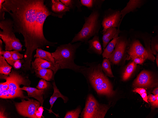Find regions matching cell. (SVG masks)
<instances>
[{
	"label": "cell",
	"instance_id": "cell-20",
	"mask_svg": "<svg viewBox=\"0 0 158 118\" xmlns=\"http://www.w3.org/2000/svg\"><path fill=\"white\" fill-rule=\"evenodd\" d=\"M34 57H39L45 59L52 63L54 66L59 69V66L55 62L54 59L51 53L44 50L41 48L36 49V53L34 56Z\"/></svg>",
	"mask_w": 158,
	"mask_h": 118
},
{
	"label": "cell",
	"instance_id": "cell-19",
	"mask_svg": "<svg viewBox=\"0 0 158 118\" xmlns=\"http://www.w3.org/2000/svg\"><path fill=\"white\" fill-rule=\"evenodd\" d=\"M117 32V29L115 27H110L107 28L102 32V40L103 46L104 49L105 48L110 41L113 39Z\"/></svg>",
	"mask_w": 158,
	"mask_h": 118
},
{
	"label": "cell",
	"instance_id": "cell-18",
	"mask_svg": "<svg viewBox=\"0 0 158 118\" xmlns=\"http://www.w3.org/2000/svg\"><path fill=\"white\" fill-rule=\"evenodd\" d=\"M0 97L2 98L9 99L16 97L24 98L27 97L24 96L22 90H13L9 88L0 92Z\"/></svg>",
	"mask_w": 158,
	"mask_h": 118
},
{
	"label": "cell",
	"instance_id": "cell-23",
	"mask_svg": "<svg viewBox=\"0 0 158 118\" xmlns=\"http://www.w3.org/2000/svg\"><path fill=\"white\" fill-rule=\"evenodd\" d=\"M37 77L49 81L52 79L53 71L49 69H38L35 71Z\"/></svg>",
	"mask_w": 158,
	"mask_h": 118
},
{
	"label": "cell",
	"instance_id": "cell-42",
	"mask_svg": "<svg viewBox=\"0 0 158 118\" xmlns=\"http://www.w3.org/2000/svg\"><path fill=\"white\" fill-rule=\"evenodd\" d=\"M5 0H0V10L2 8V5L3 3L5 2Z\"/></svg>",
	"mask_w": 158,
	"mask_h": 118
},
{
	"label": "cell",
	"instance_id": "cell-7",
	"mask_svg": "<svg viewBox=\"0 0 158 118\" xmlns=\"http://www.w3.org/2000/svg\"><path fill=\"white\" fill-rule=\"evenodd\" d=\"M24 98L22 99L21 102L15 103V105L18 113L25 117L37 118L35 112L40 106V102L29 98H27V101H26Z\"/></svg>",
	"mask_w": 158,
	"mask_h": 118
},
{
	"label": "cell",
	"instance_id": "cell-40",
	"mask_svg": "<svg viewBox=\"0 0 158 118\" xmlns=\"http://www.w3.org/2000/svg\"><path fill=\"white\" fill-rule=\"evenodd\" d=\"M140 95L144 101L146 102L147 103H148V102L147 100L148 98L146 92H144Z\"/></svg>",
	"mask_w": 158,
	"mask_h": 118
},
{
	"label": "cell",
	"instance_id": "cell-22",
	"mask_svg": "<svg viewBox=\"0 0 158 118\" xmlns=\"http://www.w3.org/2000/svg\"><path fill=\"white\" fill-rule=\"evenodd\" d=\"M104 0H81L80 3L82 5L87 7L92 11L95 10H101L102 5Z\"/></svg>",
	"mask_w": 158,
	"mask_h": 118
},
{
	"label": "cell",
	"instance_id": "cell-1",
	"mask_svg": "<svg viewBox=\"0 0 158 118\" xmlns=\"http://www.w3.org/2000/svg\"><path fill=\"white\" fill-rule=\"evenodd\" d=\"M44 0H5L0 12L9 13L12 18L14 33L24 37L26 51L22 66L31 67L32 54L38 48L55 46L45 38L43 25L51 12Z\"/></svg>",
	"mask_w": 158,
	"mask_h": 118
},
{
	"label": "cell",
	"instance_id": "cell-34",
	"mask_svg": "<svg viewBox=\"0 0 158 118\" xmlns=\"http://www.w3.org/2000/svg\"><path fill=\"white\" fill-rule=\"evenodd\" d=\"M43 111V107L42 106H40L35 112V115L37 118H41L43 117L42 114Z\"/></svg>",
	"mask_w": 158,
	"mask_h": 118
},
{
	"label": "cell",
	"instance_id": "cell-9",
	"mask_svg": "<svg viewBox=\"0 0 158 118\" xmlns=\"http://www.w3.org/2000/svg\"><path fill=\"white\" fill-rule=\"evenodd\" d=\"M0 77L8 81L9 88L13 90H19L21 85L28 86L30 84L29 80L13 70L8 76L0 74Z\"/></svg>",
	"mask_w": 158,
	"mask_h": 118
},
{
	"label": "cell",
	"instance_id": "cell-24",
	"mask_svg": "<svg viewBox=\"0 0 158 118\" xmlns=\"http://www.w3.org/2000/svg\"><path fill=\"white\" fill-rule=\"evenodd\" d=\"M53 84L54 89V92L52 95L50 97L49 100V103L51 105L50 110L52 108L54 103L58 98L60 97L62 98L65 103H66L68 100V98L64 96L60 92L56 85L55 81L53 82Z\"/></svg>",
	"mask_w": 158,
	"mask_h": 118
},
{
	"label": "cell",
	"instance_id": "cell-6",
	"mask_svg": "<svg viewBox=\"0 0 158 118\" xmlns=\"http://www.w3.org/2000/svg\"><path fill=\"white\" fill-rule=\"evenodd\" d=\"M109 108V106L100 103L90 94L87 97L82 116L83 118H103Z\"/></svg>",
	"mask_w": 158,
	"mask_h": 118
},
{
	"label": "cell",
	"instance_id": "cell-10",
	"mask_svg": "<svg viewBox=\"0 0 158 118\" xmlns=\"http://www.w3.org/2000/svg\"><path fill=\"white\" fill-rule=\"evenodd\" d=\"M130 55H134L154 61L155 58L150 51L146 49L138 40L134 41L128 50Z\"/></svg>",
	"mask_w": 158,
	"mask_h": 118
},
{
	"label": "cell",
	"instance_id": "cell-29",
	"mask_svg": "<svg viewBox=\"0 0 158 118\" xmlns=\"http://www.w3.org/2000/svg\"><path fill=\"white\" fill-rule=\"evenodd\" d=\"M81 111V109L79 107L74 110L67 112L64 118H78Z\"/></svg>",
	"mask_w": 158,
	"mask_h": 118
},
{
	"label": "cell",
	"instance_id": "cell-32",
	"mask_svg": "<svg viewBox=\"0 0 158 118\" xmlns=\"http://www.w3.org/2000/svg\"><path fill=\"white\" fill-rule=\"evenodd\" d=\"M48 83L45 80L42 79L39 81L36 88L40 90H44L48 87Z\"/></svg>",
	"mask_w": 158,
	"mask_h": 118
},
{
	"label": "cell",
	"instance_id": "cell-8",
	"mask_svg": "<svg viewBox=\"0 0 158 118\" xmlns=\"http://www.w3.org/2000/svg\"><path fill=\"white\" fill-rule=\"evenodd\" d=\"M121 14L119 10H113L110 9L104 12L101 20V25L104 32L110 27L119 28Z\"/></svg>",
	"mask_w": 158,
	"mask_h": 118
},
{
	"label": "cell",
	"instance_id": "cell-16",
	"mask_svg": "<svg viewBox=\"0 0 158 118\" xmlns=\"http://www.w3.org/2000/svg\"><path fill=\"white\" fill-rule=\"evenodd\" d=\"M87 43L89 47L87 50L89 52L99 55L102 53L103 51L98 36H94L92 39L88 41Z\"/></svg>",
	"mask_w": 158,
	"mask_h": 118
},
{
	"label": "cell",
	"instance_id": "cell-30",
	"mask_svg": "<svg viewBox=\"0 0 158 118\" xmlns=\"http://www.w3.org/2000/svg\"><path fill=\"white\" fill-rule=\"evenodd\" d=\"M3 57L7 62L15 68V64L16 62L13 59L10 51L8 50L4 51L3 54Z\"/></svg>",
	"mask_w": 158,
	"mask_h": 118
},
{
	"label": "cell",
	"instance_id": "cell-27",
	"mask_svg": "<svg viewBox=\"0 0 158 118\" xmlns=\"http://www.w3.org/2000/svg\"><path fill=\"white\" fill-rule=\"evenodd\" d=\"M136 67V64L133 61L129 65L123 75L122 79L123 80L126 81L129 78L135 69Z\"/></svg>",
	"mask_w": 158,
	"mask_h": 118
},
{
	"label": "cell",
	"instance_id": "cell-5",
	"mask_svg": "<svg viewBox=\"0 0 158 118\" xmlns=\"http://www.w3.org/2000/svg\"><path fill=\"white\" fill-rule=\"evenodd\" d=\"M0 28L3 30L0 31V36L5 43V50L21 51L22 45L13 32L12 20L7 18L0 20Z\"/></svg>",
	"mask_w": 158,
	"mask_h": 118
},
{
	"label": "cell",
	"instance_id": "cell-4",
	"mask_svg": "<svg viewBox=\"0 0 158 118\" xmlns=\"http://www.w3.org/2000/svg\"><path fill=\"white\" fill-rule=\"evenodd\" d=\"M101 10H93L88 16H84L85 23L82 28L75 35L71 43L79 41L87 43L91 37L98 36L101 25Z\"/></svg>",
	"mask_w": 158,
	"mask_h": 118
},
{
	"label": "cell",
	"instance_id": "cell-12",
	"mask_svg": "<svg viewBox=\"0 0 158 118\" xmlns=\"http://www.w3.org/2000/svg\"><path fill=\"white\" fill-rule=\"evenodd\" d=\"M153 83L151 74L147 71H143L138 75L133 85L135 86L147 87L150 86Z\"/></svg>",
	"mask_w": 158,
	"mask_h": 118
},
{
	"label": "cell",
	"instance_id": "cell-26",
	"mask_svg": "<svg viewBox=\"0 0 158 118\" xmlns=\"http://www.w3.org/2000/svg\"><path fill=\"white\" fill-rule=\"evenodd\" d=\"M102 70L105 73V75L110 77H114L109 60L106 58L103 61L101 66Z\"/></svg>",
	"mask_w": 158,
	"mask_h": 118
},
{
	"label": "cell",
	"instance_id": "cell-36",
	"mask_svg": "<svg viewBox=\"0 0 158 118\" xmlns=\"http://www.w3.org/2000/svg\"><path fill=\"white\" fill-rule=\"evenodd\" d=\"M134 92L138 93L140 95L145 92H146L144 88H137L133 90Z\"/></svg>",
	"mask_w": 158,
	"mask_h": 118
},
{
	"label": "cell",
	"instance_id": "cell-2",
	"mask_svg": "<svg viewBox=\"0 0 158 118\" xmlns=\"http://www.w3.org/2000/svg\"><path fill=\"white\" fill-rule=\"evenodd\" d=\"M85 64L89 67L83 66L80 73L97 93L109 97L113 96L115 92L113 90L111 84L104 74L100 64L95 62Z\"/></svg>",
	"mask_w": 158,
	"mask_h": 118
},
{
	"label": "cell",
	"instance_id": "cell-35",
	"mask_svg": "<svg viewBox=\"0 0 158 118\" xmlns=\"http://www.w3.org/2000/svg\"><path fill=\"white\" fill-rule=\"evenodd\" d=\"M6 81V82L0 83V91L9 88L8 82V81Z\"/></svg>",
	"mask_w": 158,
	"mask_h": 118
},
{
	"label": "cell",
	"instance_id": "cell-11",
	"mask_svg": "<svg viewBox=\"0 0 158 118\" xmlns=\"http://www.w3.org/2000/svg\"><path fill=\"white\" fill-rule=\"evenodd\" d=\"M126 42L120 37L118 39L115 49L109 58V60L112 63L118 64L123 57L126 47Z\"/></svg>",
	"mask_w": 158,
	"mask_h": 118
},
{
	"label": "cell",
	"instance_id": "cell-28",
	"mask_svg": "<svg viewBox=\"0 0 158 118\" xmlns=\"http://www.w3.org/2000/svg\"><path fill=\"white\" fill-rule=\"evenodd\" d=\"M61 2L66 6L69 7L70 9H73L77 7L79 9L82 5L79 0H61Z\"/></svg>",
	"mask_w": 158,
	"mask_h": 118
},
{
	"label": "cell",
	"instance_id": "cell-31",
	"mask_svg": "<svg viewBox=\"0 0 158 118\" xmlns=\"http://www.w3.org/2000/svg\"><path fill=\"white\" fill-rule=\"evenodd\" d=\"M12 57L14 61L17 62L20 59H22L24 57V55L20 53L16 50L10 51Z\"/></svg>",
	"mask_w": 158,
	"mask_h": 118
},
{
	"label": "cell",
	"instance_id": "cell-38",
	"mask_svg": "<svg viewBox=\"0 0 158 118\" xmlns=\"http://www.w3.org/2000/svg\"><path fill=\"white\" fill-rule=\"evenodd\" d=\"M147 97L148 99L150 102H152L155 101L156 98L155 95L150 94L148 95Z\"/></svg>",
	"mask_w": 158,
	"mask_h": 118
},
{
	"label": "cell",
	"instance_id": "cell-13",
	"mask_svg": "<svg viewBox=\"0 0 158 118\" xmlns=\"http://www.w3.org/2000/svg\"><path fill=\"white\" fill-rule=\"evenodd\" d=\"M59 0H52L51 10L53 12L52 15L62 18L67 12L70 11V8L67 7Z\"/></svg>",
	"mask_w": 158,
	"mask_h": 118
},
{
	"label": "cell",
	"instance_id": "cell-15",
	"mask_svg": "<svg viewBox=\"0 0 158 118\" xmlns=\"http://www.w3.org/2000/svg\"><path fill=\"white\" fill-rule=\"evenodd\" d=\"M19 89L26 91L27 93L28 97H31L35 98L40 102L41 106H42L44 101L43 95L44 90H40L34 87L26 86L20 88Z\"/></svg>",
	"mask_w": 158,
	"mask_h": 118
},
{
	"label": "cell",
	"instance_id": "cell-33",
	"mask_svg": "<svg viewBox=\"0 0 158 118\" xmlns=\"http://www.w3.org/2000/svg\"><path fill=\"white\" fill-rule=\"evenodd\" d=\"M130 57L135 64H142L146 60L145 59L136 55H130Z\"/></svg>",
	"mask_w": 158,
	"mask_h": 118
},
{
	"label": "cell",
	"instance_id": "cell-3",
	"mask_svg": "<svg viewBox=\"0 0 158 118\" xmlns=\"http://www.w3.org/2000/svg\"><path fill=\"white\" fill-rule=\"evenodd\" d=\"M81 42L72 44L70 42L67 44L60 45L55 51L51 53L55 63L59 69H68L80 72L83 66L76 65L74 62L75 53L81 45Z\"/></svg>",
	"mask_w": 158,
	"mask_h": 118
},
{
	"label": "cell",
	"instance_id": "cell-25",
	"mask_svg": "<svg viewBox=\"0 0 158 118\" xmlns=\"http://www.w3.org/2000/svg\"><path fill=\"white\" fill-rule=\"evenodd\" d=\"M12 67L9 65L2 56L0 57V73L7 76L11 72Z\"/></svg>",
	"mask_w": 158,
	"mask_h": 118
},
{
	"label": "cell",
	"instance_id": "cell-41",
	"mask_svg": "<svg viewBox=\"0 0 158 118\" xmlns=\"http://www.w3.org/2000/svg\"><path fill=\"white\" fill-rule=\"evenodd\" d=\"M152 93L154 95H156L158 94V88H155L153 91Z\"/></svg>",
	"mask_w": 158,
	"mask_h": 118
},
{
	"label": "cell",
	"instance_id": "cell-14",
	"mask_svg": "<svg viewBox=\"0 0 158 118\" xmlns=\"http://www.w3.org/2000/svg\"><path fill=\"white\" fill-rule=\"evenodd\" d=\"M31 64V69L33 71L38 69H49L53 70L54 74H55L59 69L50 62L45 59L39 57H36Z\"/></svg>",
	"mask_w": 158,
	"mask_h": 118
},
{
	"label": "cell",
	"instance_id": "cell-21",
	"mask_svg": "<svg viewBox=\"0 0 158 118\" xmlns=\"http://www.w3.org/2000/svg\"><path fill=\"white\" fill-rule=\"evenodd\" d=\"M120 31L119 28H118L117 33L114 38L108 44L106 47L104 49L102 54L103 57L108 59L114 50L117 40L119 37L118 35Z\"/></svg>",
	"mask_w": 158,
	"mask_h": 118
},
{
	"label": "cell",
	"instance_id": "cell-39",
	"mask_svg": "<svg viewBox=\"0 0 158 118\" xmlns=\"http://www.w3.org/2000/svg\"><path fill=\"white\" fill-rule=\"evenodd\" d=\"M7 117L4 113V110L3 108H1L0 110V118H7Z\"/></svg>",
	"mask_w": 158,
	"mask_h": 118
},
{
	"label": "cell",
	"instance_id": "cell-37",
	"mask_svg": "<svg viewBox=\"0 0 158 118\" xmlns=\"http://www.w3.org/2000/svg\"><path fill=\"white\" fill-rule=\"evenodd\" d=\"M156 99L155 101L151 102V105L154 107H158V94L155 95Z\"/></svg>",
	"mask_w": 158,
	"mask_h": 118
},
{
	"label": "cell",
	"instance_id": "cell-43",
	"mask_svg": "<svg viewBox=\"0 0 158 118\" xmlns=\"http://www.w3.org/2000/svg\"><path fill=\"white\" fill-rule=\"evenodd\" d=\"M156 64H157V66H158V54H157V57H156Z\"/></svg>",
	"mask_w": 158,
	"mask_h": 118
},
{
	"label": "cell",
	"instance_id": "cell-17",
	"mask_svg": "<svg viewBox=\"0 0 158 118\" xmlns=\"http://www.w3.org/2000/svg\"><path fill=\"white\" fill-rule=\"evenodd\" d=\"M142 0H130L127 3L126 6L120 12L121 18L119 25L125 15L130 12L132 11L137 8H139L143 3Z\"/></svg>",
	"mask_w": 158,
	"mask_h": 118
}]
</instances>
